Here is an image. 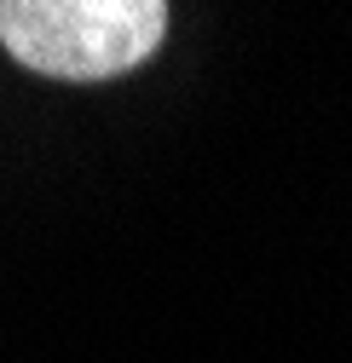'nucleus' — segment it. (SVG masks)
<instances>
[{
  "instance_id": "f257e3e1",
  "label": "nucleus",
  "mask_w": 352,
  "mask_h": 363,
  "mask_svg": "<svg viewBox=\"0 0 352 363\" xmlns=\"http://www.w3.org/2000/svg\"><path fill=\"white\" fill-rule=\"evenodd\" d=\"M167 40L162 0H0V47L53 81H110Z\"/></svg>"
}]
</instances>
